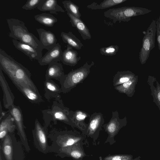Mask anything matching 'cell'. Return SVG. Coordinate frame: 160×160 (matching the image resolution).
<instances>
[{
    "mask_svg": "<svg viewBox=\"0 0 160 160\" xmlns=\"http://www.w3.org/2000/svg\"><path fill=\"white\" fill-rule=\"evenodd\" d=\"M0 69L8 77L14 85L28 87L39 92L31 79V73L23 65L0 49Z\"/></svg>",
    "mask_w": 160,
    "mask_h": 160,
    "instance_id": "cell-1",
    "label": "cell"
},
{
    "mask_svg": "<svg viewBox=\"0 0 160 160\" xmlns=\"http://www.w3.org/2000/svg\"><path fill=\"white\" fill-rule=\"evenodd\" d=\"M7 21L10 31L9 37L42 51L43 49L39 40L29 32L23 21L14 18L7 19Z\"/></svg>",
    "mask_w": 160,
    "mask_h": 160,
    "instance_id": "cell-2",
    "label": "cell"
},
{
    "mask_svg": "<svg viewBox=\"0 0 160 160\" xmlns=\"http://www.w3.org/2000/svg\"><path fill=\"white\" fill-rule=\"evenodd\" d=\"M94 64L93 61H92L90 64L87 62L79 68L65 74L59 81L62 92L63 93H67L78 84L82 83L89 74L90 68Z\"/></svg>",
    "mask_w": 160,
    "mask_h": 160,
    "instance_id": "cell-3",
    "label": "cell"
},
{
    "mask_svg": "<svg viewBox=\"0 0 160 160\" xmlns=\"http://www.w3.org/2000/svg\"><path fill=\"white\" fill-rule=\"evenodd\" d=\"M152 12L145 8L136 7H123L110 9L104 12L105 17L112 20L113 22H128L131 18L143 15Z\"/></svg>",
    "mask_w": 160,
    "mask_h": 160,
    "instance_id": "cell-4",
    "label": "cell"
},
{
    "mask_svg": "<svg viewBox=\"0 0 160 160\" xmlns=\"http://www.w3.org/2000/svg\"><path fill=\"white\" fill-rule=\"evenodd\" d=\"M156 20L153 19L146 31L143 32L144 36L139 55V60L142 64L146 63L151 51L155 47L156 32Z\"/></svg>",
    "mask_w": 160,
    "mask_h": 160,
    "instance_id": "cell-5",
    "label": "cell"
},
{
    "mask_svg": "<svg viewBox=\"0 0 160 160\" xmlns=\"http://www.w3.org/2000/svg\"><path fill=\"white\" fill-rule=\"evenodd\" d=\"M70 111L68 108L64 106L61 101L58 104L54 103L52 110L49 112L53 120L60 121L72 127H76L70 117Z\"/></svg>",
    "mask_w": 160,
    "mask_h": 160,
    "instance_id": "cell-6",
    "label": "cell"
},
{
    "mask_svg": "<svg viewBox=\"0 0 160 160\" xmlns=\"http://www.w3.org/2000/svg\"><path fill=\"white\" fill-rule=\"evenodd\" d=\"M126 117L120 118L117 111L112 112V116L107 123L104 124L103 127L110 136H114L119 132L120 129L125 126L127 123Z\"/></svg>",
    "mask_w": 160,
    "mask_h": 160,
    "instance_id": "cell-7",
    "label": "cell"
},
{
    "mask_svg": "<svg viewBox=\"0 0 160 160\" xmlns=\"http://www.w3.org/2000/svg\"><path fill=\"white\" fill-rule=\"evenodd\" d=\"M62 53L60 45L57 43L38 61V62L40 65L44 66L58 62L61 60Z\"/></svg>",
    "mask_w": 160,
    "mask_h": 160,
    "instance_id": "cell-8",
    "label": "cell"
},
{
    "mask_svg": "<svg viewBox=\"0 0 160 160\" xmlns=\"http://www.w3.org/2000/svg\"><path fill=\"white\" fill-rule=\"evenodd\" d=\"M12 43L15 48L21 51L31 60H39L42 56V51L31 45L13 39Z\"/></svg>",
    "mask_w": 160,
    "mask_h": 160,
    "instance_id": "cell-9",
    "label": "cell"
},
{
    "mask_svg": "<svg viewBox=\"0 0 160 160\" xmlns=\"http://www.w3.org/2000/svg\"><path fill=\"white\" fill-rule=\"evenodd\" d=\"M104 123V118L101 112H94L90 117L86 129L87 133L89 135L97 134Z\"/></svg>",
    "mask_w": 160,
    "mask_h": 160,
    "instance_id": "cell-10",
    "label": "cell"
},
{
    "mask_svg": "<svg viewBox=\"0 0 160 160\" xmlns=\"http://www.w3.org/2000/svg\"><path fill=\"white\" fill-rule=\"evenodd\" d=\"M0 84L3 93V104L4 107L9 109L14 105L15 97L5 78L2 70L0 69Z\"/></svg>",
    "mask_w": 160,
    "mask_h": 160,
    "instance_id": "cell-11",
    "label": "cell"
},
{
    "mask_svg": "<svg viewBox=\"0 0 160 160\" xmlns=\"http://www.w3.org/2000/svg\"><path fill=\"white\" fill-rule=\"evenodd\" d=\"M36 30L43 49L48 50L57 43L56 37L52 32L42 28H37Z\"/></svg>",
    "mask_w": 160,
    "mask_h": 160,
    "instance_id": "cell-12",
    "label": "cell"
},
{
    "mask_svg": "<svg viewBox=\"0 0 160 160\" xmlns=\"http://www.w3.org/2000/svg\"><path fill=\"white\" fill-rule=\"evenodd\" d=\"M8 111L14 119L21 138L25 142L27 138L24 130L22 114L20 108L19 106L13 105L10 107Z\"/></svg>",
    "mask_w": 160,
    "mask_h": 160,
    "instance_id": "cell-13",
    "label": "cell"
},
{
    "mask_svg": "<svg viewBox=\"0 0 160 160\" xmlns=\"http://www.w3.org/2000/svg\"><path fill=\"white\" fill-rule=\"evenodd\" d=\"M67 14L70 18L69 22L72 26L77 29L82 39L84 40L91 39V35L89 30L81 18L76 17L69 13L67 12Z\"/></svg>",
    "mask_w": 160,
    "mask_h": 160,
    "instance_id": "cell-14",
    "label": "cell"
},
{
    "mask_svg": "<svg viewBox=\"0 0 160 160\" xmlns=\"http://www.w3.org/2000/svg\"><path fill=\"white\" fill-rule=\"evenodd\" d=\"M81 58L80 56H78V52L76 51L67 45V48L62 52L61 61L65 65L74 66L77 64Z\"/></svg>",
    "mask_w": 160,
    "mask_h": 160,
    "instance_id": "cell-15",
    "label": "cell"
},
{
    "mask_svg": "<svg viewBox=\"0 0 160 160\" xmlns=\"http://www.w3.org/2000/svg\"><path fill=\"white\" fill-rule=\"evenodd\" d=\"M70 116L72 122L76 127L83 132H86L88 124L84 122L85 119L89 116V114L84 111L77 110L70 111Z\"/></svg>",
    "mask_w": 160,
    "mask_h": 160,
    "instance_id": "cell-16",
    "label": "cell"
},
{
    "mask_svg": "<svg viewBox=\"0 0 160 160\" xmlns=\"http://www.w3.org/2000/svg\"><path fill=\"white\" fill-rule=\"evenodd\" d=\"M65 75L62 64L53 62L48 65L45 75V79H54L59 81Z\"/></svg>",
    "mask_w": 160,
    "mask_h": 160,
    "instance_id": "cell-17",
    "label": "cell"
},
{
    "mask_svg": "<svg viewBox=\"0 0 160 160\" xmlns=\"http://www.w3.org/2000/svg\"><path fill=\"white\" fill-rule=\"evenodd\" d=\"M44 97L47 99L55 98L60 99V93L62 92L61 88L51 79H46L44 82Z\"/></svg>",
    "mask_w": 160,
    "mask_h": 160,
    "instance_id": "cell-18",
    "label": "cell"
},
{
    "mask_svg": "<svg viewBox=\"0 0 160 160\" xmlns=\"http://www.w3.org/2000/svg\"><path fill=\"white\" fill-rule=\"evenodd\" d=\"M14 119L9 112L5 118L2 119L0 124V138L5 137L8 132H12L15 129L16 125L14 124Z\"/></svg>",
    "mask_w": 160,
    "mask_h": 160,
    "instance_id": "cell-19",
    "label": "cell"
},
{
    "mask_svg": "<svg viewBox=\"0 0 160 160\" xmlns=\"http://www.w3.org/2000/svg\"><path fill=\"white\" fill-rule=\"evenodd\" d=\"M138 81V76L137 75L129 81L114 87V89L120 93L125 94L128 97H132L135 92Z\"/></svg>",
    "mask_w": 160,
    "mask_h": 160,
    "instance_id": "cell-20",
    "label": "cell"
},
{
    "mask_svg": "<svg viewBox=\"0 0 160 160\" xmlns=\"http://www.w3.org/2000/svg\"><path fill=\"white\" fill-rule=\"evenodd\" d=\"M15 86L31 102L39 103L43 101V99L39 92H37L27 87L19 85H16Z\"/></svg>",
    "mask_w": 160,
    "mask_h": 160,
    "instance_id": "cell-21",
    "label": "cell"
},
{
    "mask_svg": "<svg viewBox=\"0 0 160 160\" xmlns=\"http://www.w3.org/2000/svg\"><path fill=\"white\" fill-rule=\"evenodd\" d=\"M39 10L43 11H49L50 13L57 14V12H64L65 11L59 6L57 0H45L37 8Z\"/></svg>",
    "mask_w": 160,
    "mask_h": 160,
    "instance_id": "cell-22",
    "label": "cell"
},
{
    "mask_svg": "<svg viewBox=\"0 0 160 160\" xmlns=\"http://www.w3.org/2000/svg\"><path fill=\"white\" fill-rule=\"evenodd\" d=\"M60 35L63 41L72 48L79 50L84 46L80 40L72 32H62Z\"/></svg>",
    "mask_w": 160,
    "mask_h": 160,
    "instance_id": "cell-23",
    "label": "cell"
},
{
    "mask_svg": "<svg viewBox=\"0 0 160 160\" xmlns=\"http://www.w3.org/2000/svg\"><path fill=\"white\" fill-rule=\"evenodd\" d=\"M136 75L129 71H118L113 77V86L121 85L133 78Z\"/></svg>",
    "mask_w": 160,
    "mask_h": 160,
    "instance_id": "cell-24",
    "label": "cell"
},
{
    "mask_svg": "<svg viewBox=\"0 0 160 160\" xmlns=\"http://www.w3.org/2000/svg\"><path fill=\"white\" fill-rule=\"evenodd\" d=\"M127 1V0H104L99 4L93 2L88 5L87 7L92 10L103 9L120 4Z\"/></svg>",
    "mask_w": 160,
    "mask_h": 160,
    "instance_id": "cell-25",
    "label": "cell"
},
{
    "mask_svg": "<svg viewBox=\"0 0 160 160\" xmlns=\"http://www.w3.org/2000/svg\"><path fill=\"white\" fill-rule=\"evenodd\" d=\"M39 23L48 27H52L58 22L57 19L52 15L46 13L37 14L34 17Z\"/></svg>",
    "mask_w": 160,
    "mask_h": 160,
    "instance_id": "cell-26",
    "label": "cell"
},
{
    "mask_svg": "<svg viewBox=\"0 0 160 160\" xmlns=\"http://www.w3.org/2000/svg\"><path fill=\"white\" fill-rule=\"evenodd\" d=\"M36 135L38 140L41 147L45 149L47 147V141L45 132L41 124L37 119L35 122V128Z\"/></svg>",
    "mask_w": 160,
    "mask_h": 160,
    "instance_id": "cell-27",
    "label": "cell"
},
{
    "mask_svg": "<svg viewBox=\"0 0 160 160\" xmlns=\"http://www.w3.org/2000/svg\"><path fill=\"white\" fill-rule=\"evenodd\" d=\"M148 82L150 86L151 95L155 102L160 110V85L156 80V87L154 86L152 77L149 76Z\"/></svg>",
    "mask_w": 160,
    "mask_h": 160,
    "instance_id": "cell-28",
    "label": "cell"
},
{
    "mask_svg": "<svg viewBox=\"0 0 160 160\" xmlns=\"http://www.w3.org/2000/svg\"><path fill=\"white\" fill-rule=\"evenodd\" d=\"M3 151L7 160H12L13 149L10 136L7 134L4 138L2 146Z\"/></svg>",
    "mask_w": 160,
    "mask_h": 160,
    "instance_id": "cell-29",
    "label": "cell"
},
{
    "mask_svg": "<svg viewBox=\"0 0 160 160\" xmlns=\"http://www.w3.org/2000/svg\"><path fill=\"white\" fill-rule=\"evenodd\" d=\"M64 7L67 12L70 13L78 18H80L81 15L79 12V7L70 0H65L62 2Z\"/></svg>",
    "mask_w": 160,
    "mask_h": 160,
    "instance_id": "cell-30",
    "label": "cell"
},
{
    "mask_svg": "<svg viewBox=\"0 0 160 160\" xmlns=\"http://www.w3.org/2000/svg\"><path fill=\"white\" fill-rule=\"evenodd\" d=\"M59 143L62 148L70 147L79 141L80 138L73 136H68L62 138Z\"/></svg>",
    "mask_w": 160,
    "mask_h": 160,
    "instance_id": "cell-31",
    "label": "cell"
},
{
    "mask_svg": "<svg viewBox=\"0 0 160 160\" xmlns=\"http://www.w3.org/2000/svg\"><path fill=\"white\" fill-rule=\"evenodd\" d=\"M119 50V47L117 45H111L100 49V53L107 56H113L115 55Z\"/></svg>",
    "mask_w": 160,
    "mask_h": 160,
    "instance_id": "cell-32",
    "label": "cell"
},
{
    "mask_svg": "<svg viewBox=\"0 0 160 160\" xmlns=\"http://www.w3.org/2000/svg\"><path fill=\"white\" fill-rule=\"evenodd\" d=\"M45 0H28L22 6L23 9L28 10L33 9L41 5Z\"/></svg>",
    "mask_w": 160,
    "mask_h": 160,
    "instance_id": "cell-33",
    "label": "cell"
},
{
    "mask_svg": "<svg viewBox=\"0 0 160 160\" xmlns=\"http://www.w3.org/2000/svg\"><path fill=\"white\" fill-rule=\"evenodd\" d=\"M156 21V29L157 38V40L159 49L160 50V15L155 20Z\"/></svg>",
    "mask_w": 160,
    "mask_h": 160,
    "instance_id": "cell-34",
    "label": "cell"
},
{
    "mask_svg": "<svg viewBox=\"0 0 160 160\" xmlns=\"http://www.w3.org/2000/svg\"><path fill=\"white\" fill-rule=\"evenodd\" d=\"M65 152L69 153L70 155L73 158L75 159H79L82 156L81 152L78 150H72L70 151V152Z\"/></svg>",
    "mask_w": 160,
    "mask_h": 160,
    "instance_id": "cell-35",
    "label": "cell"
},
{
    "mask_svg": "<svg viewBox=\"0 0 160 160\" xmlns=\"http://www.w3.org/2000/svg\"><path fill=\"white\" fill-rule=\"evenodd\" d=\"M105 160H127V158L123 155H116L107 157Z\"/></svg>",
    "mask_w": 160,
    "mask_h": 160,
    "instance_id": "cell-36",
    "label": "cell"
},
{
    "mask_svg": "<svg viewBox=\"0 0 160 160\" xmlns=\"http://www.w3.org/2000/svg\"><path fill=\"white\" fill-rule=\"evenodd\" d=\"M0 160H2V158H1V156H0Z\"/></svg>",
    "mask_w": 160,
    "mask_h": 160,
    "instance_id": "cell-37",
    "label": "cell"
}]
</instances>
